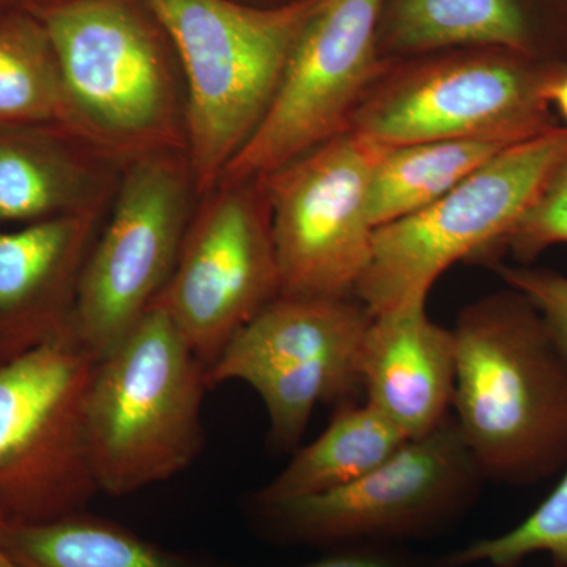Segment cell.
<instances>
[{"instance_id": "6da1fadb", "label": "cell", "mask_w": 567, "mask_h": 567, "mask_svg": "<svg viewBox=\"0 0 567 567\" xmlns=\"http://www.w3.org/2000/svg\"><path fill=\"white\" fill-rule=\"evenodd\" d=\"M453 415L484 480L529 486L567 466V361L543 316L506 286L462 309Z\"/></svg>"}, {"instance_id": "7a4b0ae2", "label": "cell", "mask_w": 567, "mask_h": 567, "mask_svg": "<svg viewBox=\"0 0 567 567\" xmlns=\"http://www.w3.org/2000/svg\"><path fill=\"white\" fill-rule=\"evenodd\" d=\"M61 66L76 136L112 162L186 152V89L145 0H50L32 11Z\"/></svg>"}, {"instance_id": "3957f363", "label": "cell", "mask_w": 567, "mask_h": 567, "mask_svg": "<svg viewBox=\"0 0 567 567\" xmlns=\"http://www.w3.org/2000/svg\"><path fill=\"white\" fill-rule=\"evenodd\" d=\"M173 40L186 89V155L199 197L270 110L298 37L322 0H145Z\"/></svg>"}, {"instance_id": "277c9868", "label": "cell", "mask_w": 567, "mask_h": 567, "mask_svg": "<svg viewBox=\"0 0 567 567\" xmlns=\"http://www.w3.org/2000/svg\"><path fill=\"white\" fill-rule=\"evenodd\" d=\"M207 368L155 303L96 365L89 456L102 494L123 496L178 475L204 445Z\"/></svg>"}, {"instance_id": "5b68a950", "label": "cell", "mask_w": 567, "mask_h": 567, "mask_svg": "<svg viewBox=\"0 0 567 567\" xmlns=\"http://www.w3.org/2000/svg\"><path fill=\"white\" fill-rule=\"evenodd\" d=\"M567 62L505 48H450L383 61L350 121L377 144L517 142L557 126L547 89Z\"/></svg>"}, {"instance_id": "8992f818", "label": "cell", "mask_w": 567, "mask_h": 567, "mask_svg": "<svg viewBox=\"0 0 567 567\" xmlns=\"http://www.w3.org/2000/svg\"><path fill=\"white\" fill-rule=\"evenodd\" d=\"M567 153V126L518 142L424 210L379 227L354 297L383 315L415 300L458 260L505 251L518 219Z\"/></svg>"}, {"instance_id": "52a82bcc", "label": "cell", "mask_w": 567, "mask_h": 567, "mask_svg": "<svg viewBox=\"0 0 567 567\" xmlns=\"http://www.w3.org/2000/svg\"><path fill=\"white\" fill-rule=\"evenodd\" d=\"M484 476L453 415L353 483L279 505L251 507L268 539L334 548L402 544L453 528L480 498Z\"/></svg>"}, {"instance_id": "ba28073f", "label": "cell", "mask_w": 567, "mask_h": 567, "mask_svg": "<svg viewBox=\"0 0 567 567\" xmlns=\"http://www.w3.org/2000/svg\"><path fill=\"white\" fill-rule=\"evenodd\" d=\"M99 361L69 328L0 364V524L82 513L100 494L85 420Z\"/></svg>"}, {"instance_id": "9c48e42d", "label": "cell", "mask_w": 567, "mask_h": 567, "mask_svg": "<svg viewBox=\"0 0 567 567\" xmlns=\"http://www.w3.org/2000/svg\"><path fill=\"white\" fill-rule=\"evenodd\" d=\"M199 193L186 152L126 164L82 274L70 330L102 360L169 282Z\"/></svg>"}, {"instance_id": "30bf717a", "label": "cell", "mask_w": 567, "mask_h": 567, "mask_svg": "<svg viewBox=\"0 0 567 567\" xmlns=\"http://www.w3.org/2000/svg\"><path fill=\"white\" fill-rule=\"evenodd\" d=\"M374 316L357 297L279 295L207 371L208 388L244 382L264 402L271 443L297 450L320 404L358 401Z\"/></svg>"}, {"instance_id": "8fae6325", "label": "cell", "mask_w": 567, "mask_h": 567, "mask_svg": "<svg viewBox=\"0 0 567 567\" xmlns=\"http://www.w3.org/2000/svg\"><path fill=\"white\" fill-rule=\"evenodd\" d=\"M383 151L349 130L257 178L270 208L282 295L354 297L371 259L369 185Z\"/></svg>"}, {"instance_id": "7c38bea8", "label": "cell", "mask_w": 567, "mask_h": 567, "mask_svg": "<svg viewBox=\"0 0 567 567\" xmlns=\"http://www.w3.org/2000/svg\"><path fill=\"white\" fill-rule=\"evenodd\" d=\"M279 295L262 182L219 183L197 200L173 276L155 303L166 309L208 371Z\"/></svg>"}, {"instance_id": "4fadbf2b", "label": "cell", "mask_w": 567, "mask_h": 567, "mask_svg": "<svg viewBox=\"0 0 567 567\" xmlns=\"http://www.w3.org/2000/svg\"><path fill=\"white\" fill-rule=\"evenodd\" d=\"M383 3L320 2L290 52L270 110L219 183L257 181L349 132L383 65L377 50Z\"/></svg>"}, {"instance_id": "5bb4252c", "label": "cell", "mask_w": 567, "mask_h": 567, "mask_svg": "<svg viewBox=\"0 0 567 567\" xmlns=\"http://www.w3.org/2000/svg\"><path fill=\"white\" fill-rule=\"evenodd\" d=\"M107 210L0 227V364L69 330Z\"/></svg>"}, {"instance_id": "9a60e30c", "label": "cell", "mask_w": 567, "mask_h": 567, "mask_svg": "<svg viewBox=\"0 0 567 567\" xmlns=\"http://www.w3.org/2000/svg\"><path fill=\"white\" fill-rule=\"evenodd\" d=\"M364 402L406 439L439 427L453 412L456 339L415 300L374 316L361 350Z\"/></svg>"}, {"instance_id": "2e32d148", "label": "cell", "mask_w": 567, "mask_h": 567, "mask_svg": "<svg viewBox=\"0 0 567 567\" xmlns=\"http://www.w3.org/2000/svg\"><path fill=\"white\" fill-rule=\"evenodd\" d=\"M488 47L567 62V0H385L377 29L382 61Z\"/></svg>"}, {"instance_id": "e0dca14e", "label": "cell", "mask_w": 567, "mask_h": 567, "mask_svg": "<svg viewBox=\"0 0 567 567\" xmlns=\"http://www.w3.org/2000/svg\"><path fill=\"white\" fill-rule=\"evenodd\" d=\"M122 169L59 126L0 128V227L107 210Z\"/></svg>"}, {"instance_id": "ac0fdd59", "label": "cell", "mask_w": 567, "mask_h": 567, "mask_svg": "<svg viewBox=\"0 0 567 567\" xmlns=\"http://www.w3.org/2000/svg\"><path fill=\"white\" fill-rule=\"evenodd\" d=\"M406 436L368 402H342L322 434L295 453L282 472L254 492L249 506H271L353 483L388 461Z\"/></svg>"}, {"instance_id": "d6986e66", "label": "cell", "mask_w": 567, "mask_h": 567, "mask_svg": "<svg viewBox=\"0 0 567 567\" xmlns=\"http://www.w3.org/2000/svg\"><path fill=\"white\" fill-rule=\"evenodd\" d=\"M0 537L20 567H218L85 511L39 524H0Z\"/></svg>"}, {"instance_id": "ffe728a7", "label": "cell", "mask_w": 567, "mask_h": 567, "mask_svg": "<svg viewBox=\"0 0 567 567\" xmlns=\"http://www.w3.org/2000/svg\"><path fill=\"white\" fill-rule=\"evenodd\" d=\"M511 145L443 140L385 147L369 185L372 226L379 229L424 210Z\"/></svg>"}, {"instance_id": "44dd1931", "label": "cell", "mask_w": 567, "mask_h": 567, "mask_svg": "<svg viewBox=\"0 0 567 567\" xmlns=\"http://www.w3.org/2000/svg\"><path fill=\"white\" fill-rule=\"evenodd\" d=\"M32 125L74 134L61 66L39 18L0 10V128Z\"/></svg>"}, {"instance_id": "7402d4cb", "label": "cell", "mask_w": 567, "mask_h": 567, "mask_svg": "<svg viewBox=\"0 0 567 567\" xmlns=\"http://www.w3.org/2000/svg\"><path fill=\"white\" fill-rule=\"evenodd\" d=\"M537 554L548 555L555 567H567V466L557 487L520 524L440 557V566L517 567Z\"/></svg>"}, {"instance_id": "603a6c76", "label": "cell", "mask_w": 567, "mask_h": 567, "mask_svg": "<svg viewBox=\"0 0 567 567\" xmlns=\"http://www.w3.org/2000/svg\"><path fill=\"white\" fill-rule=\"evenodd\" d=\"M555 245H567V153L518 219L507 237L505 251L518 265H532Z\"/></svg>"}, {"instance_id": "cb8c5ba5", "label": "cell", "mask_w": 567, "mask_h": 567, "mask_svg": "<svg viewBox=\"0 0 567 567\" xmlns=\"http://www.w3.org/2000/svg\"><path fill=\"white\" fill-rule=\"evenodd\" d=\"M503 282L532 301L567 361V276L532 265L492 264Z\"/></svg>"}, {"instance_id": "d4e9b609", "label": "cell", "mask_w": 567, "mask_h": 567, "mask_svg": "<svg viewBox=\"0 0 567 567\" xmlns=\"http://www.w3.org/2000/svg\"><path fill=\"white\" fill-rule=\"evenodd\" d=\"M328 550L322 558L298 567H442L440 558L415 554L402 544H352Z\"/></svg>"}, {"instance_id": "484cf974", "label": "cell", "mask_w": 567, "mask_h": 567, "mask_svg": "<svg viewBox=\"0 0 567 567\" xmlns=\"http://www.w3.org/2000/svg\"><path fill=\"white\" fill-rule=\"evenodd\" d=\"M547 100L551 111H557L559 117L567 126V63L555 74L554 80L548 84Z\"/></svg>"}, {"instance_id": "4316f807", "label": "cell", "mask_w": 567, "mask_h": 567, "mask_svg": "<svg viewBox=\"0 0 567 567\" xmlns=\"http://www.w3.org/2000/svg\"><path fill=\"white\" fill-rule=\"evenodd\" d=\"M50 0H0V10L32 11Z\"/></svg>"}, {"instance_id": "83f0119b", "label": "cell", "mask_w": 567, "mask_h": 567, "mask_svg": "<svg viewBox=\"0 0 567 567\" xmlns=\"http://www.w3.org/2000/svg\"><path fill=\"white\" fill-rule=\"evenodd\" d=\"M235 2L246 3V6L264 7V9H270V7L284 6V3L292 2V0H235Z\"/></svg>"}, {"instance_id": "f1b7e54d", "label": "cell", "mask_w": 567, "mask_h": 567, "mask_svg": "<svg viewBox=\"0 0 567 567\" xmlns=\"http://www.w3.org/2000/svg\"><path fill=\"white\" fill-rule=\"evenodd\" d=\"M0 567H20L13 557L9 554L6 546H3L2 537H0Z\"/></svg>"}]
</instances>
